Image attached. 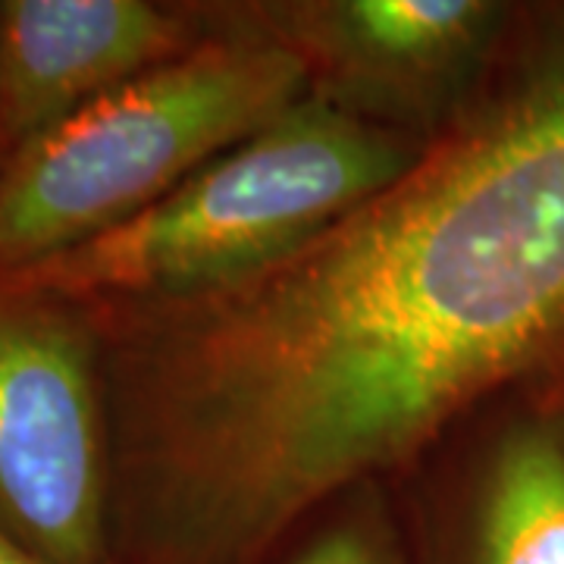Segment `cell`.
Here are the masks:
<instances>
[{"label":"cell","mask_w":564,"mask_h":564,"mask_svg":"<svg viewBox=\"0 0 564 564\" xmlns=\"http://www.w3.org/2000/svg\"><path fill=\"white\" fill-rule=\"evenodd\" d=\"M88 311L110 564H273L484 404L564 392V0L518 3L458 120L314 239L192 299Z\"/></svg>","instance_id":"1"},{"label":"cell","mask_w":564,"mask_h":564,"mask_svg":"<svg viewBox=\"0 0 564 564\" xmlns=\"http://www.w3.org/2000/svg\"><path fill=\"white\" fill-rule=\"evenodd\" d=\"M423 151L426 141L302 98L139 217L0 282L85 307L192 299L280 261Z\"/></svg>","instance_id":"2"},{"label":"cell","mask_w":564,"mask_h":564,"mask_svg":"<svg viewBox=\"0 0 564 564\" xmlns=\"http://www.w3.org/2000/svg\"><path fill=\"white\" fill-rule=\"evenodd\" d=\"M217 39L82 107L0 173V276L117 229L307 98L299 61L226 0Z\"/></svg>","instance_id":"3"},{"label":"cell","mask_w":564,"mask_h":564,"mask_svg":"<svg viewBox=\"0 0 564 564\" xmlns=\"http://www.w3.org/2000/svg\"><path fill=\"white\" fill-rule=\"evenodd\" d=\"M110 499L98 323L0 282V530L47 564H110Z\"/></svg>","instance_id":"4"},{"label":"cell","mask_w":564,"mask_h":564,"mask_svg":"<svg viewBox=\"0 0 564 564\" xmlns=\"http://www.w3.org/2000/svg\"><path fill=\"white\" fill-rule=\"evenodd\" d=\"M304 73L307 98L430 141L480 91L518 3L508 0H245Z\"/></svg>","instance_id":"5"},{"label":"cell","mask_w":564,"mask_h":564,"mask_svg":"<svg viewBox=\"0 0 564 564\" xmlns=\"http://www.w3.org/2000/svg\"><path fill=\"white\" fill-rule=\"evenodd\" d=\"M404 564H564V392H511L389 484Z\"/></svg>","instance_id":"6"},{"label":"cell","mask_w":564,"mask_h":564,"mask_svg":"<svg viewBox=\"0 0 564 564\" xmlns=\"http://www.w3.org/2000/svg\"><path fill=\"white\" fill-rule=\"evenodd\" d=\"M226 0H0V173L122 82L217 39Z\"/></svg>","instance_id":"7"},{"label":"cell","mask_w":564,"mask_h":564,"mask_svg":"<svg viewBox=\"0 0 564 564\" xmlns=\"http://www.w3.org/2000/svg\"><path fill=\"white\" fill-rule=\"evenodd\" d=\"M273 564H404L392 489L358 486L323 505Z\"/></svg>","instance_id":"8"},{"label":"cell","mask_w":564,"mask_h":564,"mask_svg":"<svg viewBox=\"0 0 564 564\" xmlns=\"http://www.w3.org/2000/svg\"><path fill=\"white\" fill-rule=\"evenodd\" d=\"M0 564H47L39 555H32L29 549H22L20 543H13L3 530H0Z\"/></svg>","instance_id":"9"}]
</instances>
